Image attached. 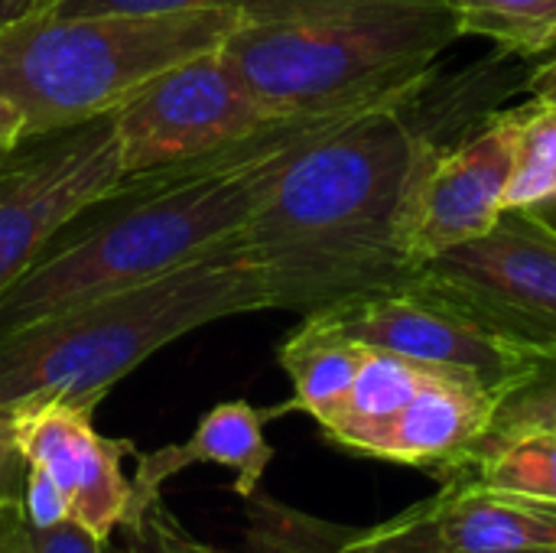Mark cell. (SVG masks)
Listing matches in <instances>:
<instances>
[{
  "mask_svg": "<svg viewBox=\"0 0 556 553\" xmlns=\"http://www.w3.org/2000/svg\"><path fill=\"white\" fill-rule=\"evenodd\" d=\"M420 91L326 114L280 153L238 231L267 310L306 316L410 280L407 209L443 143Z\"/></svg>",
  "mask_w": 556,
  "mask_h": 553,
  "instance_id": "obj_1",
  "label": "cell"
},
{
  "mask_svg": "<svg viewBox=\"0 0 556 553\" xmlns=\"http://www.w3.org/2000/svg\"><path fill=\"white\" fill-rule=\"evenodd\" d=\"M319 117L280 121L208 160L124 176L0 293V339L49 313L156 280L225 248L244 228L280 153Z\"/></svg>",
  "mask_w": 556,
  "mask_h": 553,
  "instance_id": "obj_2",
  "label": "cell"
},
{
  "mask_svg": "<svg viewBox=\"0 0 556 553\" xmlns=\"http://www.w3.org/2000/svg\"><path fill=\"white\" fill-rule=\"evenodd\" d=\"M453 0H248L222 55L274 117L417 95L459 42Z\"/></svg>",
  "mask_w": 556,
  "mask_h": 553,
  "instance_id": "obj_3",
  "label": "cell"
},
{
  "mask_svg": "<svg viewBox=\"0 0 556 553\" xmlns=\"http://www.w3.org/2000/svg\"><path fill=\"white\" fill-rule=\"evenodd\" d=\"M267 310L261 280L231 238L215 254L156 280L104 293L0 339V414L42 404L91 407L179 336Z\"/></svg>",
  "mask_w": 556,
  "mask_h": 553,
  "instance_id": "obj_4",
  "label": "cell"
},
{
  "mask_svg": "<svg viewBox=\"0 0 556 553\" xmlns=\"http://www.w3.org/2000/svg\"><path fill=\"white\" fill-rule=\"evenodd\" d=\"M241 10L153 16L26 13L0 29V95L26 117V137L111 114L156 72L218 49Z\"/></svg>",
  "mask_w": 556,
  "mask_h": 553,
  "instance_id": "obj_5",
  "label": "cell"
},
{
  "mask_svg": "<svg viewBox=\"0 0 556 553\" xmlns=\"http://www.w3.org/2000/svg\"><path fill=\"white\" fill-rule=\"evenodd\" d=\"M111 121L124 176H140L218 156L290 117H274L218 46L147 78Z\"/></svg>",
  "mask_w": 556,
  "mask_h": 553,
  "instance_id": "obj_6",
  "label": "cell"
},
{
  "mask_svg": "<svg viewBox=\"0 0 556 553\" xmlns=\"http://www.w3.org/2000/svg\"><path fill=\"white\" fill-rule=\"evenodd\" d=\"M407 284L521 349L556 355V231L528 209H505L482 238L417 264Z\"/></svg>",
  "mask_w": 556,
  "mask_h": 553,
  "instance_id": "obj_7",
  "label": "cell"
},
{
  "mask_svg": "<svg viewBox=\"0 0 556 553\" xmlns=\"http://www.w3.org/2000/svg\"><path fill=\"white\" fill-rule=\"evenodd\" d=\"M124 179L111 114L23 137L0 156V293L10 290L52 238Z\"/></svg>",
  "mask_w": 556,
  "mask_h": 553,
  "instance_id": "obj_8",
  "label": "cell"
},
{
  "mask_svg": "<svg viewBox=\"0 0 556 553\" xmlns=\"http://www.w3.org/2000/svg\"><path fill=\"white\" fill-rule=\"evenodd\" d=\"M316 313L368 349L394 352L437 372L476 378L495 394L511 391L544 359L410 284Z\"/></svg>",
  "mask_w": 556,
  "mask_h": 553,
  "instance_id": "obj_9",
  "label": "cell"
},
{
  "mask_svg": "<svg viewBox=\"0 0 556 553\" xmlns=\"http://www.w3.org/2000/svg\"><path fill=\"white\" fill-rule=\"evenodd\" d=\"M521 114L525 104L485 114L472 134L456 143H440L407 209L404 241L414 271L427 257L482 238L502 218L518 156Z\"/></svg>",
  "mask_w": 556,
  "mask_h": 553,
  "instance_id": "obj_10",
  "label": "cell"
},
{
  "mask_svg": "<svg viewBox=\"0 0 556 553\" xmlns=\"http://www.w3.org/2000/svg\"><path fill=\"white\" fill-rule=\"evenodd\" d=\"M556 505L476 482L446 489L391 521L349 535L336 553H554Z\"/></svg>",
  "mask_w": 556,
  "mask_h": 553,
  "instance_id": "obj_11",
  "label": "cell"
},
{
  "mask_svg": "<svg viewBox=\"0 0 556 553\" xmlns=\"http://www.w3.org/2000/svg\"><path fill=\"white\" fill-rule=\"evenodd\" d=\"M26 469L42 473L65 499L68 518L94 538L111 541L134 502V482L124 460L137 456L130 440H111L94 430V411L75 404H42L16 414Z\"/></svg>",
  "mask_w": 556,
  "mask_h": 553,
  "instance_id": "obj_12",
  "label": "cell"
},
{
  "mask_svg": "<svg viewBox=\"0 0 556 553\" xmlns=\"http://www.w3.org/2000/svg\"><path fill=\"white\" fill-rule=\"evenodd\" d=\"M502 394L476 378L430 372L420 391L355 450L358 456L433 469L446 476L489 430Z\"/></svg>",
  "mask_w": 556,
  "mask_h": 553,
  "instance_id": "obj_13",
  "label": "cell"
},
{
  "mask_svg": "<svg viewBox=\"0 0 556 553\" xmlns=\"http://www.w3.org/2000/svg\"><path fill=\"white\" fill-rule=\"evenodd\" d=\"M267 420V411H257L248 401H225L199 417L186 443H173L156 453H137V473L130 476V508L156 499L160 489L189 466H222L231 473L235 492L241 499H254L274 460V447L264 433Z\"/></svg>",
  "mask_w": 556,
  "mask_h": 553,
  "instance_id": "obj_14",
  "label": "cell"
},
{
  "mask_svg": "<svg viewBox=\"0 0 556 553\" xmlns=\"http://www.w3.org/2000/svg\"><path fill=\"white\" fill-rule=\"evenodd\" d=\"M277 359L293 381V398L290 404L267 411V417L303 411L323 427L342 411L362 368L365 345L336 329L323 313H306L303 323L280 342Z\"/></svg>",
  "mask_w": 556,
  "mask_h": 553,
  "instance_id": "obj_15",
  "label": "cell"
},
{
  "mask_svg": "<svg viewBox=\"0 0 556 553\" xmlns=\"http://www.w3.org/2000/svg\"><path fill=\"white\" fill-rule=\"evenodd\" d=\"M430 372H437V368H427V365H417L394 352L365 345V359L355 375V385H352L342 411L329 424L319 427L323 437L329 443L355 453L365 437H371L378 427H384L420 391V385L427 381Z\"/></svg>",
  "mask_w": 556,
  "mask_h": 553,
  "instance_id": "obj_16",
  "label": "cell"
},
{
  "mask_svg": "<svg viewBox=\"0 0 556 553\" xmlns=\"http://www.w3.org/2000/svg\"><path fill=\"white\" fill-rule=\"evenodd\" d=\"M446 482H476L495 492H511L556 505V433L534 430L511 437L476 456Z\"/></svg>",
  "mask_w": 556,
  "mask_h": 553,
  "instance_id": "obj_17",
  "label": "cell"
},
{
  "mask_svg": "<svg viewBox=\"0 0 556 553\" xmlns=\"http://www.w3.org/2000/svg\"><path fill=\"white\" fill-rule=\"evenodd\" d=\"M463 36L489 39L502 55L538 62L556 46V0H453Z\"/></svg>",
  "mask_w": 556,
  "mask_h": 553,
  "instance_id": "obj_18",
  "label": "cell"
},
{
  "mask_svg": "<svg viewBox=\"0 0 556 553\" xmlns=\"http://www.w3.org/2000/svg\"><path fill=\"white\" fill-rule=\"evenodd\" d=\"M534 430H554L556 433V355H544L511 391L502 394L489 430L466 450V456L446 476L459 473L485 450H492L511 437L534 433Z\"/></svg>",
  "mask_w": 556,
  "mask_h": 553,
  "instance_id": "obj_19",
  "label": "cell"
},
{
  "mask_svg": "<svg viewBox=\"0 0 556 553\" xmlns=\"http://www.w3.org/2000/svg\"><path fill=\"white\" fill-rule=\"evenodd\" d=\"M556 199V104L531 98L518 127V156L505 209H534Z\"/></svg>",
  "mask_w": 556,
  "mask_h": 553,
  "instance_id": "obj_20",
  "label": "cell"
},
{
  "mask_svg": "<svg viewBox=\"0 0 556 553\" xmlns=\"http://www.w3.org/2000/svg\"><path fill=\"white\" fill-rule=\"evenodd\" d=\"M248 0H39V13L49 16H153L179 10H241Z\"/></svg>",
  "mask_w": 556,
  "mask_h": 553,
  "instance_id": "obj_21",
  "label": "cell"
},
{
  "mask_svg": "<svg viewBox=\"0 0 556 553\" xmlns=\"http://www.w3.org/2000/svg\"><path fill=\"white\" fill-rule=\"evenodd\" d=\"M33 531V551L36 553H108V541L94 538L85 525L75 518H62L52 525H29Z\"/></svg>",
  "mask_w": 556,
  "mask_h": 553,
  "instance_id": "obj_22",
  "label": "cell"
},
{
  "mask_svg": "<svg viewBox=\"0 0 556 553\" xmlns=\"http://www.w3.org/2000/svg\"><path fill=\"white\" fill-rule=\"evenodd\" d=\"M26 456L20 447L16 417L0 414V499H23Z\"/></svg>",
  "mask_w": 556,
  "mask_h": 553,
  "instance_id": "obj_23",
  "label": "cell"
},
{
  "mask_svg": "<svg viewBox=\"0 0 556 553\" xmlns=\"http://www.w3.org/2000/svg\"><path fill=\"white\" fill-rule=\"evenodd\" d=\"M0 553H36L23 499H0Z\"/></svg>",
  "mask_w": 556,
  "mask_h": 553,
  "instance_id": "obj_24",
  "label": "cell"
},
{
  "mask_svg": "<svg viewBox=\"0 0 556 553\" xmlns=\"http://www.w3.org/2000/svg\"><path fill=\"white\" fill-rule=\"evenodd\" d=\"M525 88L531 91V98L547 101V104H556V46L547 55H541V59L534 62V68H531V75H528V81H525Z\"/></svg>",
  "mask_w": 556,
  "mask_h": 553,
  "instance_id": "obj_25",
  "label": "cell"
},
{
  "mask_svg": "<svg viewBox=\"0 0 556 553\" xmlns=\"http://www.w3.org/2000/svg\"><path fill=\"white\" fill-rule=\"evenodd\" d=\"M23 137H26V117H23V111L10 98L0 95V156L7 150H13Z\"/></svg>",
  "mask_w": 556,
  "mask_h": 553,
  "instance_id": "obj_26",
  "label": "cell"
},
{
  "mask_svg": "<svg viewBox=\"0 0 556 553\" xmlns=\"http://www.w3.org/2000/svg\"><path fill=\"white\" fill-rule=\"evenodd\" d=\"M36 7H39V0H0V29L26 13H33Z\"/></svg>",
  "mask_w": 556,
  "mask_h": 553,
  "instance_id": "obj_27",
  "label": "cell"
},
{
  "mask_svg": "<svg viewBox=\"0 0 556 553\" xmlns=\"http://www.w3.org/2000/svg\"><path fill=\"white\" fill-rule=\"evenodd\" d=\"M538 222H544L551 231H556V199H551V202H544V205H534V209H528Z\"/></svg>",
  "mask_w": 556,
  "mask_h": 553,
  "instance_id": "obj_28",
  "label": "cell"
},
{
  "mask_svg": "<svg viewBox=\"0 0 556 553\" xmlns=\"http://www.w3.org/2000/svg\"><path fill=\"white\" fill-rule=\"evenodd\" d=\"M554 553H556V551H554Z\"/></svg>",
  "mask_w": 556,
  "mask_h": 553,
  "instance_id": "obj_29",
  "label": "cell"
}]
</instances>
